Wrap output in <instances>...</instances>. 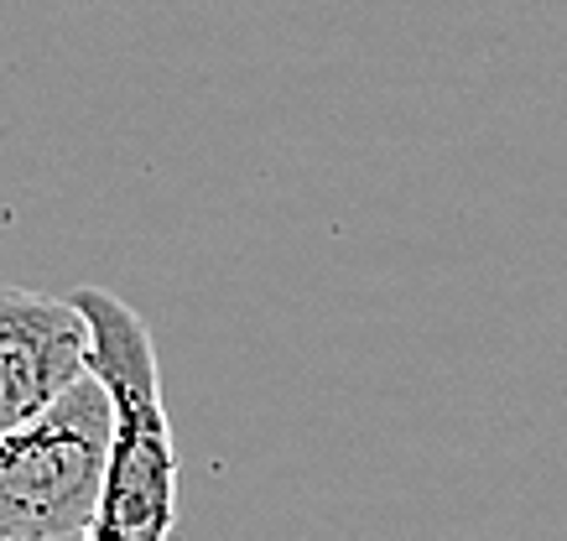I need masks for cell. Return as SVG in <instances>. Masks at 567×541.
I'll return each instance as SVG.
<instances>
[{"label": "cell", "instance_id": "obj_1", "mask_svg": "<svg viewBox=\"0 0 567 541\" xmlns=\"http://www.w3.org/2000/svg\"><path fill=\"white\" fill-rule=\"evenodd\" d=\"M73 308L89 323V375L104 385L115 433L100 479V506L79 541H173L177 448L162 402V370L146 318L104 287H79Z\"/></svg>", "mask_w": 567, "mask_h": 541}, {"label": "cell", "instance_id": "obj_2", "mask_svg": "<svg viewBox=\"0 0 567 541\" xmlns=\"http://www.w3.org/2000/svg\"><path fill=\"white\" fill-rule=\"evenodd\" d=\"M115 412L89 375L37 422L0 433V541H79L100 506Z\"/></svg>", "mask_w": 567, "mask_h": 541}, {"label": "cell", "instance_id": "obj_3", "mask_svg": "<svg viewBox=\"0 0 567 541\" xmlns=\"http://www.w3.org/2000/svg\"><path fill=\"white\" fill-rule=\"evenodd\" d=\"M89 381V323L73 298L0 287V433L27 422Z\"/></svg>", "mask_w": 567, "mask_h": 541}]
</instances>
